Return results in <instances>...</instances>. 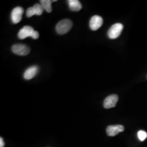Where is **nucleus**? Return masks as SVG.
I'll list each match as a JSON object with an SVG mask.
<instances>
[{"label": "nucleus", "mask_w": 147, "mask_h": 147, "mask_svg": "<svg viewBox=\"0 0 147 147\" xmlns=\"http://www.w3.org/2000/svg\"><path fill=\"white\" fill-rule=\"evenodd\" d=\"M138 137L141 141H144L147 137V133L143 130H140L137 133Z\"/></svg>", "instance_id": "obj_13"}, {"label": "nucleus", "mask_w": 147, "mask_h": 147, "mask_svg": "<svg viewBox=\"0 0 147 147\" xmlns=\"http://www.w3.org/2000/svg\"><path fill=\"white\" fill-rule=\"evenodd\" d=\"M39 68L37 66H32L27 69L24 74V78L25 80H31L33 78L38 72Z\"/></svg>", "instance_id": "obj_10"}, {"label": "nucleus", "mask_w": 147, "mask_h": 147, "mask_svg": "<svg viewBox=\"0 0 147 147\" xmlns=\"http://www.w3.org/2000/svg\"><path fill=\"white\" fill-rule=\"evenodd\" d=\"M24 12V9L21 7H16L12 11L11 14V19L12 22L14 24H16L20 22Z\"/></svg>", "instance_id": "obj_4"}, {"label": "nucleus", "mask_w": 147, "mask_h": 147, "mask_svg": "<svg viewBox=\"0 0 147 147\" xmlns=\"http://www.w3.org/2000/svg\"><path fill=\"white\" fill-rule=\"evenodd\" d=\"M68 3L71 11H79L82 8L81 2L78 0H69Z\"/></svg>", "instance_id": "obj_11"}, {"label": "nucleus", "mask_w": 147, "mask_h": 147, "mask_svg": "<svg viewBox=\"0 0 147 147\" xmlns=\"http://www.w3.org/2000/svg\"><path fill=\"white\" fill-rule=\"evenodd\" d=\"M73 26V23L69 19H63L59 21L56 27V30L59 34H64L68 33Z\"/></svg>", "instance_id": "obj_1"}, {"label": "nucleus", "mask_w": 147, "mask_h": 147, "mask_svg": "<svg viewBox=\"0 0 147 147\" xmlns=\"http://www.w3.org/2000/svg\"><path fill=\"white\" fill-rule=\"evenodd\" d=\"M13 53L20 56H26L30 53V49L24 44H18L13 45L11 47Z\"/></svg>", "instance_id": "obj_3"}, {"label": "nucleus", "mask_w": 147, "mask_h": 147, "mask_svg": "<svg viewBox=\"0 0 147 147\" xmlns=\"http://www.w3.org/2000/svg\"><path fill=\"white\" fill-rule=\"evenodd\" d=\"M118 101V96L116 94H111L108 96L104 102V106L105 109H109L116 106Z\"/></svg>", "instance_id": "obj_6"}, {"label": "nucleus", "mask_w": 147, "mask_h": 147, "mask_svg": "<svg viewBox=\"0 0 147 147\" xmlns=\"http://www.w3.org/2000/svg\"><path fill=\"white\" fill-rule=\"evenodd\" d=\"M124 127L121 125H110L106 129V132L109 136H115L119 133L124 131Z\"/></svg>", "instance_id": "obj_9"}, {"label": "nucleus", "mask_w": 147, "mask_h": 147, "mask_svg": "<svg viewBox=\"0 0 147 147\" xmlns=\"http://www.w3.org/2000/svg\"><path fill=\"white\" fill-rule=\"evenodd\" d=\"M44 9L40 4L37 3L34 5L33 7H30L26 11V16L28 18H31L34 15L40 16L43 13Z\"/></svg>", "instance_id": "obj_5"}, {"label": "nucleus", "mask_w": 147, "mask_h": 147, "mask_svg": "<svg viewBox=\"0 0 147 147\" xmlns=\"http://www.w3.org/2000/svg\"><path fill=\"white\" fill-rule=\"evenodd\" d=\"M57 1L56 0H41L40 1V5L42 6L43 9L47 11V13H51L52 11L51 4L53 2Z\"/></svg>", "instance_id": "obj_12"}, {"label": "nucleus", "mask_w": 147, "mask_h": 147, "mask_svg": "<svg viewBox=\"0 0 147 147\" xmlns=\"http://www.w3.org/2000/svg\"><path fill=\"white\" fill-rule=\"evenodd\" d=\"M5 142L3 141V139L2 137L0 138V147H3L5 146Z\"/></svg>", "instance_id": "obj_14"}, {"label": "nucleus", "mask_w": 147, "mask_h": 147, "mask_svg": "<svg viewBox=\"0 0 147 147\" xmlns=\"http://www.w3.org/2000/svg\"><path fill=\"white\" fill-rule=\"evenodd\" d=\"M103 19L102 18L99 16H93L89 22L90 28L93 30L96 31L98 30L100 27L102 25Z\"/></svg>", "instance_id": "obj_8"}, {"label": "nucleus", "mask_w": 147, "mask_h": 147, "mask_svg": "<svg viewBox=\"0 0 147 147\" xmlns=\"http://www.w3.org/2000/svg\"><path fill=\"white\" fill-rule=\"evenodd\" d=\"M123 25L121 23H117L111 27L108 31V36L112 39L117 38L121 35L123 29Z\"/></svg>", "instance_id": "obj_2"}, {"label": "nucleus", "mask_w": 147, "mask_h": 147, "mask_svg": "<svg viewBox=\"0 0 147 147\" xmlns=\"http://www.w3.org/2000/svg\"><path fill=\"white\" fill-rule=\"evenodd\" d=\"M34 31H35L33 27L29 26H25L20 30L18 33V37L20 39H24L28 37L32 38Z\"/></svg>", "instance_id": "obj_7"}]
</instances>
